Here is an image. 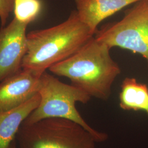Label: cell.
<instances>
[{
    "mask_svg": "<svg viewBox=\"0 0 148 148\" xmlns=\"http://www.w3.org/2000/svg\"><path fill=\"white\" fill-rule=\"evenodd\" d=\"M110 49L94 36L76 53L53 65L49 70L69 79L71 85L91 98L107 101L115 80L121 73L119 64L111 57Z\"/></svg>",
    "mask_w": 148,
    "mask_h": 148,
    "instance_id": "cell-1",
    "label": "cell"
},
{
    "mask_svg": "<svg viewBox=\"0 0 148 148\" xmlns=\"http://www.w3.org/2000/svg\"><path fill=\"white\" fill-rule=\"evenodd\" d=\"M95 34L80 21L77 11L56 26L27 34V50L22 69L38 76L76 53Z\"/></svg>",
    "mask_w": 148,
    "mask_h": 148,
    "instance_id": "cell-2",
    "label": "cell"
},
{
    "mask_svg": "<svg viewBox=\"0 0 148 148\" xmlns=\"http://www.w3.org/2000/svg\"><path fill=\"white\" fill-rule=\"evenodd\" d=\"M37 92L40 96V104L23 123L30 124L47 118H63L84 127L98 143L108 139V134L90 125L76 107L77 103L86 104L91 99L84 90L74 85L64 84L45 71L40 77Z\"/></svg>",
    "mask_w": 148,
    "mask_h": 148,
    "instance_id": "cell-3",
    "label": "cell"
},
{
    "mask_svg": "<svg viewBox=\"0 0 148 148\" xmlns=\"http://www.w3.org/2000/svg\"><path fill=\"white\" fill-rule=\"evenodd\" d=\"M15 140L17 148H95L98 143L79 124L58 117L22 123Z\"/></svg>",
    "mask_w": 148,
    "mask_h": 148,
    "instance_id": "cell-4",
    "label": "cell"
},
{
    "mask_svg": "<svg viewBox=\"0 0 148 148\" xmlns=\"http://www.w3.org/2000/svg\"><path fill=\"white\" fill-rule=\"evenodd\" d=\"M95 37L109 47L138 53L148 64V0H139L125 13L120 21L106 24Z\"/></svg>",
    "mask_w": 148,
    "mask_h": 148,
    "instance_id": "cell-5",
    "label": "cell"
},
{
    "mask_svg": "<svg viewBox=\"0 0 148 148\" xmlns=\"http://www.w3.org/2000/svg\"><path fill=\"white\" fill-rule=\"evenodd\" d=\"M27 25L14 18L0 29V82L22 70L27 50Z\"/></svg>",
    "mask_w": 148,
    "mask_h": 148,
    "instance_id": "cell-6",
    "label": "cell"
},
{
    "mask_svg": "<svg viewBox=\"0 0 148 148\" xmlns=\"http://www.w3.org/2000/svg\"><path fill=\"white\" fill-rule=\"evenodd\" d=\"M40 77L22 69L0 82V112L14 109L37 94Z\"/></svg>",
    "mask_w": 148,
    "mask_h": 148,
    "instance_id": "cell-7",
    "label": "cell"
},
{
    "mask_svg": "<svg viewBox=\"0 0 148 148\" xmlns=\"http://www.w3.org/2000/svg\"><path fill=\"white\" fill-rule=\"evenodd\" d=\"M139 0H75L80 21L94 34L106 18Z\"/></svg>",
    "mask_w": 148,
    "mask_h": 148,
    "instance_id": "cell-8",
    "label": "cell"
},
{
    "mask_svg": "<svg viewBox=\"0 0 148 148\" xmlns=\"http://www.w3.org/2000/svg\"><path fill=\"white\" fill-rule=\"evenodd\" d=\"M38 93L10 111L0 112V148H9L23 122L40 104Z\"/></svg>",
    "mask_w": 148,
    "mask_h": 148,
    "instance_id": "cell-9",
    "label": "cell"
},
{
    "mask_svg": "<svg viewBox=\"0 0 148 148\" xmlns=\"http://www.w3.org/2000/svg\"><path fill=\"white\" fill-rule=\"evenodd\" d=\"M119 106L126 111H143L148 115V87L133 77H126L121 85Z\"/></svg>",
    "mask_w": 148,
    "mask_h": 148,
    "instance_id": "cell-10",
    "label": "cell"
},
{
    "mask_svg": "<svg viewBox=\"0 0 148 148\" xmlns=\"http://www.w3.org/2000/svg\"><path fill=\"white\" fill-rule=\"evenodd\" d=\"M41 9L40 0H14V18L27 25L37 18Z\"/></svg>",
    "mask_w": 148,
    "mask_h": 148,
    "instance_id": "cell-11",
    "label": "cell"
},
{
    "mask_svg": "<svg viewBox=\"0 0 148 148\" xmlns=\"http://www.w3.org/2000/svg\"><path fill=\"white\" fill-rule=\"evenodd\" d=\"M14 9V0H0V21L1 27H5L8 18Z\"/></svg>",
    "mask_w": 148,
    "mask_h": 148,
    "instance_id": "cell-12",
    "label": "cell"
},
{
    "mask_svg": "<svg viewBox=\"0 0 148 148\" xmlns=\"http://www.w3.org/2000/svg\"><path fill=\"white\" fill-rule=\"evenodd\" d=\"M9 148H17L16 147V140L14 139L13 142L11 143Z\"/></svg>",
    "mask_w": 148,
    "mask_h": 148,
    "instance_id": "cell-13",
    "label": "cell"
}]
</instances>
